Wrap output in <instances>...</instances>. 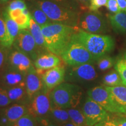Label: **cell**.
Wrapping results in <instances>:
<instances>
[{
    "instance_id": "6da1fadb",
    "label": "cell",
    "mask_w": 126,
    "mask_h": 126,
    "mask_svg": "<svg viewBox=\"0 0 126 126\" xmlns=\"http://www.w3.org/2000/svg\"><path fill=\"white\" fill-rule=\"evenodd\" d=\"M41 28L47 50L60 56L70 44L78 27L52 22Z\"/></svg>"
},
{
    "instance_id": "7a4b0ae2",
    "label": "cell",
    "mask_w": 126,
    "mask_h": 126,
    "mask_svg": "<svg viewBox=\"0 0 126 126\" xmlns=\"http://www.w3.org/2000/svg\"><path fill=\"white\" fill-rule=\"evenodd\" d=\"M73 39L81 43L96 60L113 50L114 41L111 36L86 32L78 28Z\"/></svg>"
},
{
    "instance_id": "3957f363",
    "label": "cell",
    "mask_w": 126,
    "mask_h": 126,
    "mask_svg": "<svg viewBox=\"0 0 126 126\" xmlns=\"http://www.w3.org/2000/svg\"><path fill=\"white\" fill-rule=\"evenodd\" d=\"M43 10L53 22L77 27L79 14L77 11L67 8L49 0H30Z\"/></svg>"
},
{
    "instance_id": "277c9868",
    "label": "cell",
    "mask_w": 126,
    "mask_h": 126,
    "mask_svg": "<svg viewBox=\"0 0 126 126\" xmlns=\"http://www.w3.org/2000/svg\"><path fill=\"white\" fill-rule=\"evenodd\" d=\"M82 95L81 88L70 83H62L50 92L51 105L63 109L75 108Z\"/></svg>"
},
{
    "instance_id": "5b68a950",
    "label": "cell",
    "mask_w": 126,
    "mask_h": 126,
    "mask_svg": "<svg viewBox=\"0 0 126 126\" xmlns=\"http://www.w3.org/2000/svg\"><path fill=\"white\" fill-rule=\"evenodd\" d=\"M64 63L70 66L92 64L97 61L83 46L72 39L65 50L60 56Z\"/></svg>"
},
{
    "instance_id": "8992f818",
    "label": "cell",
    "mask_w": 126,
    "mask_h": 126,
    "mask_svg": "<svg viewBox=\"0 0 126 126\" xmlns=\"http://www.w3.org/2000/svg\"><path fill=\"white\" fill-rule=\"evenodd\" d=\"M79 28L94 34L105 33L107 32V22L103 16L97 11L86 12L79 18Z\"/></svg>"
},
{
    "instance_id": "52a82bcc",
    "label": "cell",
    "mask_w": 126,
    "mask_h": 126,
    "mask_svg": "<svg viewBox=\"0 0 126 126\" xmlns=\"http://www.w3.org/2000/svg\"><path fill=\"white\" fill-rule=\"evenodd\" d=\"M51 107L50 92L43 89L31 99V103L28 107V113L38 121L48 117Z\"/></svg>"
},
{
    "instance_id": "ba28073f",
    "label": "cell",
    "mask_w": 126,
    "mask_h": 126,
    "mask_svg": "<svg viewBox=\"0 0 126 126\" xmlns=\"http://www.w3.org/2000/svg\"><path fill=\"white\" fill-rule=\"evenodd\" d=\"M13 45L16 49L34 60L40 54V49L36 45L29 29L19 30Z\"/></svg>"
},
{
    "instance_id": "9c48e42d",
    "label": "cell",
    "mask_w": 126,
    "mask_h": 126,
    "mask_svg": "<svg viewBox=\"0 0 126 126\" xmlns=\"http://www.w3.org/2000/svg\"><path fill=\"white\" fill-rule=\"evenodd\" d=\"M82 111L84 114L86 125L94 126L96 124L109 118L108 111L89 97L86 99Z\"/></svg>"
},
{
    "instance_id": "30bf717a",
    "label": "cell",
    "mask_w": 126,
    "mask_h": 126,
    "mask_svg": "<svg viewBox=\"0 0 126 126\" xmlns=\"http://www.w3.org/2000/svg\"><path fill=\"white\" fill-rule=\"evenodd\" d=\"M97 73L92 64L70 66L66 70L65 80L70 82H88L94 80Z\"/></svg>"
},
{
    "instance_id": "8fae6325",
    "label": "cell",
    "mask_w": 126,
    "mask_h": 126,
    "mask_svg": "<svg viewBox=\"0 0 126 126\" xmlns=\"http://www.w3.org/2000/svg\"><path fill=\"white\" fill-rule=\"evenodd\" d=\"M66 70L64 66H58L45 70L42 75L43 89L48 92L65 81Z\"/></svg>"
},
{
    "instance_id": "7c38bea8",
    "label": "cell",
    "mask_w": 126,
    "mask_h": 126,
    "mask_svg": "<svg viewBox=\"0 0 126 126\" xmlns=\"http://www.w3.org/2000/svg\"><path fill=\"white\" fill-rule=\"evenodd\" d=\"M88 96L108 112L116 113L110 94L105 85L96 86L89 89L88 92Z\"/></svg>"
},
{
    "instance_id": "4fadbf2b",
    "label": "cell",
    "mask_w": 126,
    "mask_h": 126,
    "mask_svg": "<svg viewBox=\"0 0 126 126\" xmlns=\"http://www.w3.org/2000/svg\"><path fill=\"white\" fill-rule=\"evenodd\" d=\"M25 83L28 97L30 100L43 89L42 77L33 65L26 72Z\"/></svg>"
},
{
    "instance_id": "5bb4252c",
    "label": "cell",
    "mask_w": 126,
    "mask_h": 126,
    "mask_svg": "<svg viewBox=\"0 0 126 126\" xmlns=\"http://www.w3.org/2000/svg\"><path fill=\"white\" fill-rule=\"evenodd\" d=\"M106 86L109 91L116 114H126V85Z\"/></svg>"
},
{
    "instance_id": "9a60e30c",
    "label": "cell",
    "mask_w": 126,
    "mask_h": 126,
    "mask_svg": "<svg viewBox=\"0 0 126 126\" xmlns=\"http://www.w3.org/2000/svg\"><path fill=\"white\" fill-rule=\"evenodd\" d=\"M9 61L12 69L25 73H26L32 65L29 57L17 49L11 51L9 55Z\"/></svg>"
},
{
    "instance_id": "2e32d148",
    "label": "cell",
    "mask_w": 126,
    "mask_h": 126,
    "mask_svg": "<svg viewBox=\"0 0 126 126\" xmlns=\"http://www.w3.org/2000/svg\"><path fill=\"white\" fill-rule=\"evenodd\" d=\"M61 64L62 61L59 56L51 53L40 54L34 62L36 68L40 70H49L55 67L61 66Z\"/></svg>"
},
{
    "instance_id": "e0dca14e",
    "label": "cell",
    "mask_w": 126,
    "mask_h": 126,
    "mask_svg": "<svg viewBox=\"0 0 126 126\" xmlns=\"http://www.w3.org/2000/svg\"><path fill=\"white\" fill-rule=\"evenodd\" d=\"M2 14L7 30V42L5 45V48H10L12 45H13L20 29L17 23L9 16L5 9L2 10Z\"/></svg>"
},
{
    "instance_id": "ac0fdd59",
    "label": "cell",
    "mask_w": 126,
    "mask_h": 126,
    "mask_svg": "<svg viewBox=\"0 0 126 126\" xmlns=\"http://www.w3.org/2000/svg\"><path fill=\"white\" fill-rule=\"evenodd\" d=\"M26 74L12 68L7 71L5 72L2 78L3 85L7 89L24 83Z\"/></svg>"
},
{
    "instance_id": "d6986e66",
    "label": "cell",
    "mask_w": 126,
    "mask_h": 126,
    "mask_svg": "<svg viewBox=\"0 0 126 126\" xmlns=\"http://www.w3.org/2000/svg\"><path fill=\"white\" fill-rule=\"evenodd\" d=\"M12 126L14 123L24 115L28 113V108L24 105L15 104L5 109L2 112Z\"/></svg>"
},
{
    "instance_id": "ffe728a7",
    "label": "cell",
    "mask_w": 126,
    "mask_h": 126,
    "mask_svg": "<svg viewBox=\"0 0 126 126\" xmlns=\"http://www.w3.org/2000/svg\"><path fill=\"white\" fill-rule=\"evenodd\" d=\"M109 19L114 31L126 34V12L121 11L109 15Z\"/></svg>"
},
{
    "instance_id": "44dd1931",
    "label": "cell",
    "mask_w": 126,
    "mask_h": 126,
    "mask_svg": "<svg viewBox=\"0 0 126 126\" xmlns=\"http://www.w3.org/2000/svg\"><path fill=\"white\" fill-rule=\"evenodd\" d=\"M48 117L60 126L71 121L67 110L53 105H51Z\"/></svg>"
},
{
    "instance_id": "7402d4cb",
    "label": "cell",
    "mask_w": 126,
    "mask_h": 126,
    "mask_svg": "<svg viewBox=\"0 0 126 126\" xmlns=\"http://www.w3.org/2000/svg\"><path fill=\"white\" fill-rule=\"evenodd\" d=\"M28 9H29L32 18L33 19L34 21L38 23L41 27L53 22L50 19L43 10H42L40 8L36 6L32 2L29 4Z\"/></svg>"
},
{
    "instance_id": "603a6c76",
    "label": "cell",
    "mask_w": 126,
    "mask_h": 126,
    "mask_svg": "<svg viewBox=\"0 0 126 126\" xmlns=\"http://www.w3.org/2000/svg\"><path fill=\"white\" fill-rule=\"evenodd\" d=\"M28 29L34 38L36 45H37L39 48L41 50H47L42 28L38 23L34 21V20L32 17L30 21V26Z\"/></svg>"
},
{
    "instance_id": "cb8c5ba5",
    "label": "cell",
    "mask_w": 126,
    "mask_h": 126,
    "mask_svg": "<svg viewBox=\"0 0 126 126\" xmlns=\"http://www.w3.org/2000/svg\"><path fill=\"white\" fill-rule=\"evenodd\" d=\"M8 94L12 102H18L23 100L25 96H27L25 83H23L19 85L7 88Z\"/></svg>"
},
{
    "instance_id": "d4e9b609",
    "label": "cell",
    "mask_w": 126,
    "mask_h": 126,
    "mask_svg": "<svg viewBox=\"0 0 126 126\" xmlns=\"http://www.w3.org/2000/svg\"><path fill=\"white\" fill-rule=\"evenodd\" d=\"M67 110L70 116L71 122L77 126H86L85 117L82 110L77 109L75 108H69Z\"/></svg>"
},
{
    "instance_id": "484cf974",
    "label": "cell",
    "mask_w": 126,
    "mask_h": 126,
    "mask_svg": "<svg viewBox=\"0 0 126 126\" xmlns=\"http://www.w3.org/2000/svg\"><path fill=\"white\" fill-rule=\"evenodd\" d=\"M103 82L104 85L107 86H116L123 85L120 76L116 71H113L105 75L103 79Z\"/></svg>"
},
{
    "instance_id": "4316f807",
    "label": "cell",
    "mask_w": 126,
    "mask_h": 126,
    "mask_svg": "<svg viewBox=\"0 0 126 126\" xmlns=\"http://www.w3.org/2000/svg\"><path fill=\"white\" fill-rule=\"evenodd\" d=\"M31 15L29 9H26L23 11V14L18 18H16L15 21L18 24L19 28L21 29H28L30 26Z\"/></svg>"
},
{
    "instance_id": "83f0119b",
    "label": "cell",
    "mask_w": 126,
    "mask_h": 126,
    "mask_svg": "<svg viewBox=\"0 0 126 126\" xmlns=\"http://www.w3.org/2000/svg\"><path fill=\"white\" fill-rule=\"evenodd\" d=\"M12 126H39V122L33 116L28 113L14 123Z\"/></svg>"
},
{
    "instance_id": "f1b7e54d",
    "label": "cell",
    "mask_w": 126,
    "mask_h": 126,
    "mask_svg": "<svg viewBox=\"0 0 126 126\" xmlns=\"http://www.w3.org/2000/svg\"><path fill=\"white\" fill-rule=\"evenodd\" d=\"M114 59L106 55L102 56L97 60V67L101 71H105L110 69L114 65Z\"/></svg>"
},
{
    "instance_id": "f546056e",
    "label": "cell",
    "mask_w": 126,
    "mask_h": 126,
    "mask_svg": "<svg viewBox=\"0 0 126 126\" xmlns=\"http://www.w3.org/2000/svg\"><path fill=\"white\" fill-rule=\"evenodd\" d=\"M114 68L120 76L123 85H126V60L124 58L119 59L115 64Z\"/></svg>"
},
{
    "instance_id": "4dcf8cb0",
    "label": "cell",
    "mask_w": 126,
    "mask_h": 126,
    "mask_svg": "<svg viewBox=\"0 0 126 126\" xmlns=\"http://www.w3.org/2000/svg\"><path fill=\"white\" fill-rule=\"evenodd\" d=\"M7 42V30L2 10L0 9V45L5 47Z\"/></svg>"
},
{
    "instance_id": "1f68e13d",
    "label": "cell",
    "mask_w": 126,
    "mask_h": 126,
    "mask_svg": "<svg viewBox=\"0 0 126 126\" xmlns=\"http://www.w3.org/2000/svg\"><path fill=\"white\" fill-rule=\"evenodd\" d=\"M18 9H22L23 11L28 9V6L25 0H11L8 2V4L5 8L7 11Z\"/></svg>"
},
{
    "instance_id": "d6a6232c",
    "label": "cell",
    "mask_w": 126,
    "mask_h": 126,
    "mask_svg": "<svg viewBox=\"0 0 126 126\" xmlns=\"http://www.w3.org/2000/svg\"><path fill=\"white\" fill-rule=\"evenodd\" d=\"M63 7L78 11V4L76 0H49Z\"/></svg>"
},
{
    "instance_id": "836d02e7",
    "label": "cell",
    "mask_w": 126,
    "mask_h": 126,
    "mask_svg": "<svg viewBox=\"0 0 126 126\" xmlns=\"http://www.w3.org/2000/svg\"><path fill=\"white\" fill-rule=\"evenodd\" d=\"M7 89L0 87V107H5L11 103Z\"/></svg>"
},
{
    "instance_id": "e575fe53",
    "label": "cell",
    "mask_w": 126,
    "mask_h": 126,
    "mask_svg": "<svg viewBox=\"0 0 126 126\" xmlns=\"http://www.w3.org/2000/svg\"><path fill=\"white\" fill-rule=\"evenodd\" d=\"M106 7L110 12L113 14H117L122 11L116 0H108Z\"/></svg>"
},
{
    "instance_id": "d590c367",
    "label": "cell",
    "mask_w": 126,
    "mask_h": 126,
    "mask_svg": "<svg viewBox=\"0 0 126 126\" xmlns=\"http://www.w3.org/2000/svg\"><path fill=\"white\" fill-rule=\"evenodd\" d=\"M108 0H91L89 6V10L92 11H97L99 8L106 6Z\"/></svg>"
},
{
    "instance_id": "8d00e7d4",
    "label": "cell",
    "mask_w": 126,
    "mask_h": 126,
    "mask_svg": "<svg viewBox=\"0 0 126 126\" xmlns=\"http://www.w3.org/2000/svg\"><path fill=\"white\" fill-rule=\"evenodd\" d=\"M38 122L41 124V126H60L48 117L41 119L38 120Z\"/></svg>"
},
{
    "instance_id": "74e56055",
    "label": "cell",
    "mask_w": 126,
    "mask_h": 126,
    "mask_svg": "<svg viewBox=\"0 0 126 126\" xmlns=\"http://www.w3.org/2000/svg\"><path fill=\"white\" fill-rule=\"evenodd\" d=\"M94 126H118L116 120L109 119L96 124Z\"/></svg>"
},
{
    "instance_id": "f35d334b",
    "label": "cell",
    "mask_w": 126,
    "mask_h": 126,
    "mask_svg": "<svg viewBox=\"0 0 126 126\" xmlns=\"http://www.w3.org/2000/svg\"><path fill=\"white\" fill-rule=\"evenodd\" d=\"M7 12L9 16H10L12 19L15 20L16 18H18L19 16H20L23 14V10L18 9L13 11H7Z\"/></svg>"
},
{
    "instance_id": "ab89813d",
    "label": "cell",
    "mask_w": 126,
    "mask_h": 126,
    "mask_svg": "<svg viewBox=\"0 0 126 126\" xmlns=\"http://www.w3.org/2000/svg\"><path fill=\"white\" fill-rule=\"evenodd\" d=\"M4 48L5 47L0 45V70L2 68L5 61V57Z\"/></svg>"
},
{
    "instance_id": "60d3db41",
    "label": "cell",
    "mask_w": 126,
    "mask_h": 126,
    "mask_svg": "<svg viewBox=\"0 0 126 126\" xmlns=\"http://www.w3.org/2000/svg\"><path fill=\"white\" fill-rule=\"evenodd\" d=\"M122 11L126 12V0H116Z\"/></svg>"
},
{
    "instance_id": "b9f144b4",
    "label": "cell",
    "mask_w": 126,
    "mask_h": 126,
    "mask_svg": "<svg viewBox=\"0 0 126 126\" xmlns=\"http://www.w3.org/2000/svg\"><path fill=\"white\" fill-rule=\"evenodd\" d=\"M76 1L83 6V8H89L91 0H76Z\"/></svg>"
},
{
    "instance_id": "7bdbcfd3",
    "label": "cell",
    "mask_w": 126,
    "mask_h": 126,
    "mask_svg": "<svg viewBox=\"0 0 126 126\" xmlns=\"http://www.w3.org/2000/svg\"><path fill=\"white\" fill-rule=\"evenodd\" d=\"M118 126H126V117H121L116 120Z\"/></svg>"
},
{
    "instance_id": "ee69618b",
    "label": "cell",
    "mask_w": 126,
    "mask_h": 126,
    "mask_svg": "<svg viewBox=\"0 0 126 126\" xmlns=\"http://www.w3.org/2000/svg\"><path fill=\"white\" fill-rule=\"evenodd\" d=\"M61 126H77L75 125V124H74L72 122L70 121V122H67V123H65L63 124V125H61Z\"/></svg>"
},
{
    "instance_id": "f6af8a7d",
    "label": "cell",
    "mask_w": 126,
    "mask_h": 126,
    "mask_svg": "<svg viewBox=\"0 0 126 126\" xmlns=\"http://www.w3.org/2000/svg\"><path fill=\"white\" fill-rule=\"evenodd\" d=\"M11 0H0V5H4L8 3Z\"/></svg>"
},
{
    "instance_id": "bcb514c9",
    "label": "cell",
    "mask_w": 126,
    "mask_h": 126,
    "mask_svg": "<svg viewBox=\"0 0 126 126\" xmlns=\"http://www.w3.org/2000/svg\"><path fill=\"white\" fill-rule=\"evenodd\" d=\"M124 58L126 60V53L125 54H124Z\"/></svg>"
},
{
    "instance_id": "7dc6e473",
    "label": "cell",
    "mask_w": 126,
    "mask_h": 126,
    "mask_svg": "<svg viewBox=\"0 0 126 126\" xmlns=\"http://www.w3.org/2000/svg\"></svg>"
},
{
    "instance_id": "c3c4849f",
    "label": "cell",
    "mask_w": 126,
    "mask_h": 126,
    "mask_svg": "<svg viewBox=\"0 0 126 126\" xmlns=\"http://www.w3.org/2000/svg\"><path fill=\"white\" fill-rule=\"evenodd\" d=\"M28 1H30V0H28Z\"/></svg>"
},
{
    "instance_id": "681fc988",
    "label": "cell",
    "mask_w": 126,
    "mask_h": 126,
    "mask_svg": "<svg viewBox=\"0 0 126 126\" xmlns=\"http://www.w3.org/2000/svg\"></svg>"
}]
</instances>
